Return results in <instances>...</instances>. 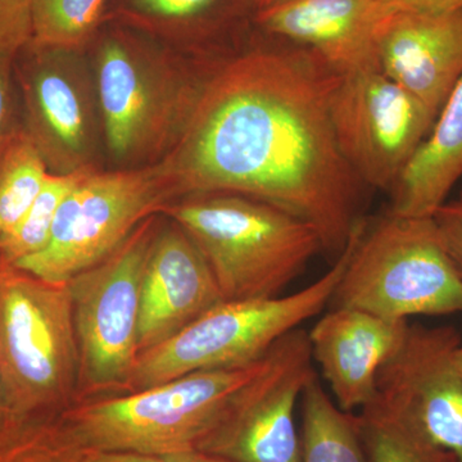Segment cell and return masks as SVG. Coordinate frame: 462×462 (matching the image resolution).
Instances as JSON below:
<instances>
[{
    "label": "cell",
    "mask_w": 462,
    "mask_h": 462,
    "mask_svg": "<svg viewBox=\"0 0 462 462\" xmlns=\"http://www.w3.org/2000/svg\"><path fill=\"white\" fill-rule=\"evenodd\" d=\"M89 171L69 175L50 173L25 217L0 242V258L9 263H16L44 249L63 199L85 173Z\"/></svg>",
    "instance_id": "obj_25"
},
{
    "label": "cell",
    "mask_w": 462,
    "mask_h": 462,
    "mask_svg": "<svg viewBox=\"0 0 462 462\" xmlns=\"http://www.w3.org/2000/svg\"><path fill=\"white\" fill-rule=\"evenodd\" d=\"M278 2H281V0H248L252 11L254 12L261 11V9L270 7V5H275V3Z\"/></svg>",
    "instance_id": "obj_33"
},
{
    "label": "cell",
    "mask_w": 462,
    "mask_h": 462,
    "mask_svg": "<svg viewBox=\"0 0 462 462\" xmlns=\"http://www.w3.org/2000/svg\"><path fill=\"white\" fill-rule=\"evenodd\" d=\"M409 325L351 307H330L307 331L312 360L339 409L361 411L372 402L380 369L402 345Z\"/></svg>",
    "instance_id": "obj_16"
},
{
    "label": "cell",
    "mask_w": 462,
    "mask_h": 462,
    "mask_svg": "<svg viewBox=\"0 0 462 462\" xmlns=\"http://www.w3.org/2000/svg\"><path fill=\"white\" fill-rule=\"evenodd\" d=\"M248 0H109L106 21L144 33L189 56H217L227 47Z\"/></svg>",
    "instance_id": "obj_18"
},
{
    "label": "cell",
    "mask_w": 462,
    "mask_h": 462,
    "mask_svg": "<svg viewBox=\"0 0 462 462\" xmlns=\"http://www.w3.org/2000/svg\"><path fill=\"white\" fill-rule=\"evenodd\" d=\"M315 376L309 333L298 328L264 355L199 451L234 462H300L294 411Z\"/></svg>",
    "instance_id": "obj_12"
},
{
    "label": "cell",
    "mask_w": 462,
    "mask_h": 462,
    "mask_svg": "<svg viewBox=\"0 0 462 462\" xmlns=\"http://www.w3.org/2000/svg\"><path fill=\"white\" fill-rule=\"evenodd\" d=\"M161 216L199 247L224 300L279 297L324 252L312 225L240 194H189L171 200Z\"/></svg>",
    "instance_id": "obj_3"
},
{
    "label": "cell",
    "mask_w": 462,
    "mask_h": 462,
    "mask_svg": "<svg viewBox=\"0 0 462 462\" xmlns=\"http://www.w3.org/2000/svg\"><path fill=\"white\" fill-rule=\"evenodd\" d=\"M173 199V182L161 163L93 170L63 199L44 249L14 264L45 281L69 282L114 254Z\"/></svg>",
    "instance_id": "obj_9"
},
{
    "label": "cell",
    "mask_w": 462,
    "mask_h": 462,
    "mask_svg": "<svg viewBox=\"0 0 462 462\" xmlns=\"http://www.w3.org/2000/svg\"><path fill=\"white\" fill-rule=\"evenodd\" d=\"M89 452L60 413L17 419L0 431V462H84Z\"/></svg>",
    "instance_id": "obj_21"
},
{
    "label": "cell",
    "mask_w": 462,
    "mask_h": 462,
    "mask_svg": "<svg viewBox=\"0 0 462 462\" xmlns=\"http://www.w3.org/2000/svg\"><path fill=\"white\" fill-rule=\"evenodd\" d=\"M170 462H234L220 456L206 454V452L191 451L179 452V454L165 456Z\"/></svg>",
    "instance_id": "obj_31"
},
{
    "label": "cell",
    "mask_w": 462,
    "mask_h": 462,
    "mask_svg": "<svg viewBox=\"0 0 462 462\" xmlns=\"http://www.w3.org/2000/svg\"><path fill=\"white\" fill-rule=\"evenodd\" d=\"M366 221L357 224L333 267L312 284L288 296L223 300L166 342L142 352L125 393L200 370L256 363L282 337L329 307Z\"/></svg>",
    "instance_id": "obj_5"
},
{
    "label": "cell",
    "mask_w": 462,
    "mask_h": 462,
    "mask_svg": "<svg viewBox=\"0 0 462 462\" xmlns=\"http://www.w3.org/2000/svg\"><path fill=\"white\" fill-rule=\"evenodd\" d=\"M300 401V462H367L357 415L339 409L318 376L307 385Z\"/></svg>",
    "instance_id": "obj_20"
},
{
    "label": "cell",
    "mask_w": 462,
    "mask_h": 462,
    "mask_svg": "<svg viewBox=\"0 0 462 462\" xmlns=\"http://www.w3.org/2000/svg\"><path fill=\"white\" fill-rule=\"evenodd\" d=\"M392 14L385 0H281L254 12V23L346 75L379 69V32Z\"/></svg>",
    "instance_id": "obj_14"
},
{
    "label": "cell",
    "mask_w": 462,
    "mask_h": 462,
    "mask_svg": "<svg viewBox=\"0 0 462 462\" xmlns=\"http://www.w3.org/2000/svg\"><path fill=\"white\" fill-rule=\"evenodd\" d=\"M32 39L30 0H0V51L16 56Z\"/></svg>",
    "instance_id": "obj_27"
},
{
    "label": "cell",
    "mask_w": 462,
    "mask_h": 462,
    "mask_svg": "<svg viewBox=\"0 0 462 462\" xmlns=\"http://www.w3.org/2000/svg\"><path fill=\"white\" fill-rule=\"evenodd\" d=\"M14 57V54L0 51V156L23 127Z\"/></svg>",
    "instance_id": "obj_26"
},
{
    "label": "cell",
    "mask_w": 462,
    "mask_h": 462,
    "mask_svg": "<svg viewBox=\"0 0 462 462\" xmlns=\"http://www.w3.org/2000/svg\"><path fill=\"white\" fill-rule=\"evenodd\" d=\"M50 173L23 127L0 156V242L25 217Z\"/></svg>",
    "instance_id": "obj_23"
},
{
    "label": "cell",
    "mask_w": 462,
    "mask_h": 462,
    "mask_svg": "<svg viewBox=\"0 0 462 462\" xmlns=\"http://www.w3.org/2000/svg\"><path fill=\"white\" fill-rule=\"evenodd\" d=\"M367 462H457L406 422L367 404L357 415Z\"/></svg>",
    "instance_id": "obj_24"
},
{
    "label": "cell",
    "mask_w": 462,
    "mask_h": 462,
    "mask_svg": "<svg viewBox=\"0 0 462 462\" xmlns=\"http://www.w3.org/2000/svg\"><path fill=\"white\" fill-rule=\"evenodd\" d=\"M109 0H30L32 44L87 51L106 21Z\"/></svg>",
    "instance_id": "obj_22"
},
{
    "label": "cell",
    "mask_w": 462,
    "mask_h": 462,
    "mask_svg": "<svg viewBox=\"0 0 462 462\" xmlns=\"http://www.w3.org/2000/svg\"><path fill=\"white\" fill-rule=\"evenodd\" d=\"M115 169L160 163L180 141L217 56H189L105 21L87 50Z\"/></svg>",
    "instance_id": "obj_2"
},
{
    "label": "cell",
    "mask_w": 462,
    "mask_h": 462,
    "mask_svg": "<svg viewBox=\"0 0 462 462\" xmlns=\"http://www.w3.org/2000/svg\"><path fill=\"white\" fill-rule=\"evenodd\" d=\"M431 217L446 251L462 276V188L456 199L443 203Z\"/></svg>",
    "instance_id": "obj_28"
},
{
    "label": "cell",
    "mask_w": 462,
    "mask_h": 462,
    "mask_svg": "<svg viewBox=\"0 0 462 462\" xmlns=\"http://www.w3.org/2000/svg\"><path fill=\"white\" fill-rule=\"evenodd\" d=\"M160 216L147 218L114 254L69 282L79 352L76 402L126 391L141 354L143 273Z\"/></svg>",
    "instance_id": "obj_8"
},
{
    "label": "cell",
    "mask_w": 462,
    "mask_h": 462,
    "mask_svg": "<svg viewBox=\"0 0 462 462\" xmlns=\"http://www.w3.org/2000/svg\"><path fill=\"white\" fill-rule=\"evenodd\" d=\"M263 360L264 356L245 366L200 370L142 391L79 401L60 416L89 451H199Z\"/></svg>",
    "instance_id": "obj_4"
},
{
    "label": "cell",
    "mask_w": 462,
    "mask_h": 462,
    "mask_svg": "<svg viewBox=\"0 0 462 462\" xmlns=\"http://www.w3.org/2000/svg\"><path fill=\"white\" fill-rule=\"evenodd\" d=\"M0 379L16 419L76 402L79 352L69 282H50L0 258Z\"/></svg>",
    "instance_id": "obj_6"
},
{
    "label": "cell",
    "mask_w": 462,
    "mask_h": 462,
    "mask_svg": "<svg viewBox=\"0 0 462 462\" xmlns=\"http://www.w3.org/2000/svg\"><path fill=\"white\" fill-rule=\"evenodd\" d=\"M17 420L9 407L7 396H5V387H3L2 379H0V431L5 430L11 422Z\"/></svg>",
    "instance_id": "obj_32"
},
{
    "label": "cell",
    "mask_w": 462,
    "mask_h": 462,
    "mask_svg": "<svg viewBox=\"0 0 462 462\" xmlns=\"http://www.w3.org/2000/svg\"><path fill=\"white\" fill-rule=\"evenodd\" d=\"M223 300L214 273L193 240L172 221L166 226L161 224L143 273L141 354L166 342Z\"/></svg>",
    "instance_id": "obj_15"
},
{
    "label": "cell",
    "mask_w": 462,
    "mask_h": 462,
    "mask_svg": "<svg viewBox=\"0 0 462 462\" xmlns=\"http://www.w3.org/2000/svg\"><path fill=\"white\" fill-rule=\"evenodd\" d=\"M84 462H170L165 456L132 451H90Z\"/></svg>",
    "instance_id": "obj_30"
},
{
    "label": "cell",
    "mask_w": 462,
    "mask_h": 462,
    "mask_svg": "<svg viewBox=\"0 0 462 462\" xmlns=\"http://www.w3.org/2000/svg\"><path fill=\"white\" fill-rule=\"evenodd\" d=\"M329 307L391 320L462 315V276L433 217L388 212L366 221Z\"/></svg>",
    "instance_id": "obj_7"
},
{
    "label": "cell",
    "mask_w": 462,
    "mask_h": 462,
    "mask_svg": "<svg viewBox=\"0 0 462 462\" xmlns=\"http://www.w3.org/2000/svg\"><path fill=\"white\" fill-rule=\"evenodd\" d=\"M378 65L439 114L462 76V7L445 14H392L380 29Z\"/></svg>",
    "instance_id": "obj_17"
},
{
    "label": "cell",
    "mask_w": 462,
    "mask_h": 462,
    "mask_svg": "<svg viewBox=\"0 0 462 462\" xmlns=\"http://www.w3.org/2000/svg\"><path fill=\"white\" fill-rule=\"evenodd\" d=\"M329 114L340 153L364 185L391 190L436 121L378 67L339 75Z\"/></svg>",
    "instance_id": "obj_11"
},
{
    "label": "cell",
    "mask_w": 462,
    "mask_h": 462,
    "mask_svg": "<svg viewBox=\"0 0 462 462\" xmlns=\"http://www.w3.org/2000/svg\"><path fill=\"white\" fill-rule=\"evenodd\" d=\"M462 179V76L391 193V214L430 217Z\"/></svg>",
    "instance_id": "obj_19"
},
{
    "label": "cell",
    "mask_w": 462,
    "mask_h": 462,
    "mask_svg": "<svg viewBox=\"0 0 462 462\" xmlns=\"http://www.w3.org/2000/svg\"><path fill=\"white\" fill-rule=\"evenodd\" d=\"M461 343L451 325L410 324L402 345L380 369L369 403L406 422L457 462H462V372L456 349Z\"/></svg>",
    "instance_id": "obj_13"
},
{
    "label": "cell",
    "mask_w": 462,
    "mask_h": 462,
    "mask_svg": "<svg viewBox=\"0 0 462 462\" xmlns=\"http://www.w3.org/2000/svg\"><path fill=\"white\" fill-rule=\"evenodd\" d=\"M393 12L445 14L462 7V0H385Z\"/></svg>",
    "instance_id": "obj_29"
},
{
    "label": "cell",
    "mask_w": 462,
    "mask_h": 462,
    "mask_svg": "<svg viewBox=\"0 0 462 462\" xmlns=\"http://www.w3.org/2000/svg\"><path fill=\"white\" fill-rule=\"evenodd\" d=\"M14 76L23 130L50 172L102 170L105 133L88 51L30 42L14 57Z\"/></svg>",
    "instance_id": "obj_10"
},
{
    "label": "cell",
    "mask_w": 462,
    "mask_h": 462,
    "mask_svg": "<svg viewBox=\"0 0 462 462\" xmlns=\"http://www.w3.org/2000/svg\"><path fill=\"white\" fill-rule=\"evenodd\" d=\"M456 363H457L458 367H460L462 372V343L461 346L456 349Z\"/></svg>",
    "instance_id": "obj_34"
},
{
    "label": "cell",
    "mask_w": 462,
    "mask_h": 462,
    "mask_svg": "<svg viewBox=\"0 0 462 462\" xmlns=\"http://www.w3.org/2000/svg\"><path fill=\"white\" fill-rule=\"evenodd\" d=\"M338 74L297 45H254L215 60L180 141L162 161L176 199L226 191L263 200L342 254L363 220L360 179L329 114Z\"/></svg>",
    "instance_id": "obj_1"
}]
</instances>
